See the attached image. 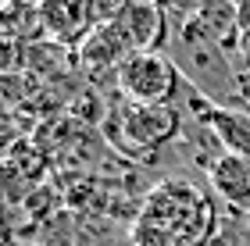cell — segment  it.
<instances>
[{"label":"cell","instance_id":"ba28073f","mask_svg":"<svg viewBox=\"0 0 250 246\" xmlns=\"http://www.w3.org/2000/svg\"><path fill=\"white\" fill-rule=\"evenodd\" d=\"M208 125L218 136L225 153H236V157L250 161V107L247 104H236V107L214 104V111L208 114Z\"/></svg>","mask_w":250,"mask_h":246},{"label":"cell","instance_id":"52a82bcc","mask_svg":"<svg viewBox=\"0 0 250 246\" xmlns=\"http://www.w3.org/2000/svg\"><path fill=\"white\" fill-rule=\"evenodd\" d=\"M79 61V54L64 43H54V39H36V43H25V54H21V64H25L29 75H36L40 82L54 86L58 79H68Z\"/></svg>","mask_w":250,"mask_h":246},{"label":"cell","instance_id":"5b68a950","mask_svg":"<svg viewBox=\"0 0 250 246\" xmlns=\"http://www.w3.org/2000/svg\"><path fill=\"white\" fill-rule=\"evenodd\" d=\"M40 7H43V29H47V39L64 43V47H72V50L83 47L86 36L100 25L93 4L58 0V4H40Z\"/></svg>","mask_w":250,"mask_h":246},{"label":"cell","instance_id":"7a4b0ae2","mask_svg":"<svg viewBox=\"0 0 250 246\" xmlns=\"http://www.w3.org/2000/svg\"><path fill=\"white\" fill-rule=\"evenodd\" d=\"M183 129H186V114L179 111V104L136 107L118 100L115 111H107L104 118V139L129 161H146L168 143H179Z\"/></svg>","mask_w":250,"mask_h":246},{"label":"cell","instance_id":"3957f363","mask_svg":"<svg viewBox=\"0 0 250 246\" xmlns=\"http://www.w3.org/2000/svg\"><path fill=\"white\" fill-rule=\"evenodd\" d=\"M183 72L165 50H146L125 57V64L115 75V86L125 104L136 107H157V104H175L179 89H183Z\"/></svg>","mask_w":250,"mask_h":246},{"label":"cell","instance_id":"277c9868","mask_svg":"<svg viewBox=\"0 0 250 246\" xmlns=\"http://www.w3.org/2000/svg\"><path fill=\"white\" fill-rule=\"evenodd\" d=\"M118 25L125 32V39L132 43L136 54H146V50H161L168 39V7L165 4H122L118 11Z\"/></svg>","mask_w":250,"mask_h":246},{"label":"cell","instance_id":"6da1fadb","mask_svg":"<svg viewBox=\"0 0 250 246\" xmlns=\"http://www.w3.org/2000/svg\"><path fill=\"white\" fill-rule=\"evenodd\" d=\"M218 218V204L189 178H165L143 196L132 221L136 246H204Z\"/></svg>","mask_w":250,"mask_h":246},{"label":"cell","instance_id":"9c48e42d","mask_svg":"<svg viewBox=\"0 0 250 246\" xmlns=\"http://www.w3.org/2000/svg\"><path fill=\"white\" fill-rule=\"evenodd\" d=\"M7 246H36V243H21V239H7Z\"/></svg>","mask_w":250,"mask_h":246},{"label":"cell","instance_id":"8992f818","mask_svg":"<svg viewBox=\"0 0 250 246\" xmlns=\"http://www.w3.org/2000/svg\"><path fill=\"white\" fill-rule=\"evenodd\" d=\"M208 186H211V193L222 207L250 214V161L247 157L222 153V157L208 168Z\"/></svg>","mask_w":250,"mask_h":246}]
</instances>
